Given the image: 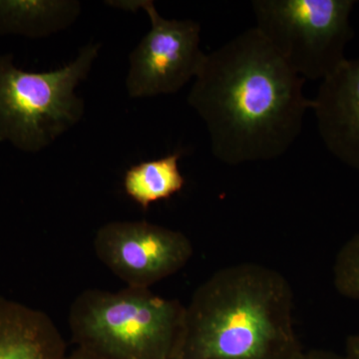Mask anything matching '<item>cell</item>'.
I'll return each mask as SVG.
<instances>
[{
	"mask_svg": "<svg viewBox=\"0 0 359 359\" xmlns=\"http://www.w3.org/2000/svg\"><path fill=\"white\" fill-rule=\"evenodd\" d=\"M304 82L252 27L205 55L188 103L219 162L271 161L294 145L313 108Z\"/></svg>",
	"mask_w": 359,
	"mask_h": 359,
	"instance_id": "obj_1",
	"label": "cell"
},
{
	"mask_svg": "<svg viewBox=\"0 0 359 359\" xmlns=\"http://www.w3.org/2000/svg\"><path fill=\"white\" fill-rule=\"evenodd\" d=\"M294 292L276 269L255 263L212 273L186 306L179 359H295Z\"/></svg>",
	"mask_w": 359,
	"mask_h": 359,
	"instance_id": "obj_2",
	"label": "cell"
},
{
	"mask_svg": "<svg viewBox=\"0 0 359 359\" xmlns=\"http://www.w3.org/2000/svg\"><path fill=\"white\" fill-rule=\"evenodd\" d=\"M185 309L150 289L87 290L71 304L68 325L77 347L103 359H176Z\"/></svg>",
	"mask_w": 359,
	"mask_h": 359,
	"instance_id": "obj_3",
	"label": "cell"
},
{
	"mask_svg": "<svg viewBox=\"0 0 359 359\" xmlns=\"http://www.w3.org/2000/svg\"><path fill=\"white\" fill-rule=\"evenodd\" d=\"M100 47L90 42L74 60L48 72H26L0 57V141L39 152L78 124L85 106L75 90L88 77Z\"/></svg>",
	"mask_w": 359,
	"mask_h": 359,
	"instance_id": "obj_4",
	"label": "cell"
},
{
	"mask_svg": "<svg viewBox=\"0 0 359 359\" xmlns=\"http://www.w3.org/2000/svg\"><path fill=\"white\" fill-rule=\"evenodd\" d=\"M353 0H256L257 32L304 80L323 81L346 60Z\"/></svg>",
	"mask_w": 359,
	"mask_h": 359,
	"instance_id": "obj_5",
	"label": "cell"
},
{
	"mask_svg": "<svg viewBox=\"0 0 359 359\" xmlns=\"http://www.w3.org/2000/svg\"><path fill=\"white\" fill-rule=\"evenodd\" d=\"M136 13L143 9L150 30L129 56L126 89L132 98L170 95L199 74L207 54L201 49V26L192 20H167L153 1H109Z\"/></svg>",
	"mask_w": 359,
	"mask_h": 359,
	"instance_id": "obj_6",
	"label": "cell"
},
{
	"mask_svg": "<svg viewBox=\"0 0 359 359\" xmlns=\"http://www.w3.org/2000/svg\"><path fill=\"white\" fill-rule=\"evenodd\" d=\"M96 256L127 287L150 289L181 271L194 247L182 231L146 221L103 224L94 238Z\"/></svg>",
	"mask_w": 359,
	"mask_h": 359,
	"instance_id": "obj_7",
	"label": "cell"
},
{
	"mask_svg": "<svg viewBox=\"0 0 359 359\" xmlns=\"http://www.w3.org/2000/svg\"><path fill=\"white\" fill-rule=\"evenodd\" d=\"M318 134L330 154L359 172V58L346 59L313 99Z\"/></svg>",
	"mask_w": 359,
	"mask_h": 359,
	"instance_id": "obj_8",
	"label": "cell"
},
{
	"mask_svg": "<svg viewBox=\"0 0 359 359\" xmlns=\"http://www.w3.org/2000/svg\"><path fill=\"white\" fill-rule=\"evenodd\" d=\"M65 340L50 316L0 297V359H65Z\"/></svg>",
	"mask_w": 359,
	"mask_h": 359,
	"instance_id": "obj_9",
	"label": "cell"
},
{
	"mask_svg": "<svg viewBox=\"0 0 359 359\" xmlns=\"http://www.w3.org/2000/svg\"><path fill=\"white\" fill-rule=\"evenodd\" d=\"M81 13L72 0L0 1V30L46 37L69 27Z\"/></svg>",
	"mask_w": 359,
	"mask_h": 359,
	"instance_id": "obj_10",
	"label": "cell"
},
{
	"mask_svg": "<svg viewBox=\"0 0 359 359\" xmlns=\"http://www.w3.org/2000/svg\"><path fill=\"white\" fill-rule=\"evenodd\" d=\"M180 153H173L130 167L123 181L125 193L142 209L147 210L154 203L181 192L186 180L180 171Z\"/></svg>",
	"mask_w": 359,
	"mask_h": 359,
	"instance_id": "obj_11",
	"label": "cell"
},
{
	"mask_svg": "<svg viewBox=\"0 0 359 359\" xmlns=\"http://www.w3.org/2000/svg\"><path fill=\"white\" fill-rule=\"evenodd\" d=\"M332 271L337 292L359 302V233L340 248Z\"/></svg>",
	"mask_w": 359,
	"mask_h": 359,
	"instance_id": "obj_12",
	"label": "cell"
},
{
	"mask_svg": "<svg viewBox=\"0 0 359 359\" xmlns=\"http://www.w3.org/2000/svg\"><path fill=\"white\" fill-rule=\"evenodd\" d=\"M295 359H348L346 354L334 353V351H325V349H311V351H302Z\"/></svg>",
	"mask_w": 359,
	"mask_h": 359,
	"instance_id": "obj_13",
	"label": "cell"
},
{
	"mask_svg": "<svg viewBox=\"0 0 359 359\" xmlns=\"http://www.w3.org/2000/svg\"><path fill=\"white\" fill-rule=\"evenodd\" d=\"M346 356L348 359H359V334H351L347 337Z\"/></svg>",
	"mask_w": 359,
	"mask_h": 359,
	"instance_id": "obj_14",
	"label": "cell"
},
{
	"mask_svg": "<svg viewBox=\"0 0 359 359\" xmlns=\"http://www.w3.org/2000/svg\"><path fill=\"white\" fill-rule=\"evenodd\" d=\"M65 359H103L95 355V354L89 353L83 348L76 347L71 353L66 354Z\"/></svg>",
	"mask_w": 359,
	"mask_h": 359,
	"instance_id": "obj_15",
	"label": "cell"
},
{
	"mask_svg": "<svg viewBox=\"0 0 359 359\" xmlns=\"http://www.w3.org/2000/svg\"><path fill=\"white\" fill-rule=\"evenodd\" d=\"M176 359H179V358H176Z\"/></svg>",
	"mask_w": 359,
	"mask_h": 359,
	"instance_id": "obj_16",
	"label": "cell"
}]
</instances>
